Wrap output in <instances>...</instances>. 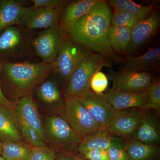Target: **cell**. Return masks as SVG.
Instances as JSON below:
<instances>
[{
  "label": "cell",
  "mask_w": 160,
  "mask_h": 160,
  "mask_svg": "<svg viewBox=\"0 0 160 160\" xmlns=\"http://www.w3.org/2000/svg\"><path fill=\"white\" fill-rule=\"evenodd\" d=\"M112 18L109 5L102 0L75 23L68 32L76 43L105 56H111L113 54L108 33Z\"/></svg>",
  "instance_id": "1"
},
{
  "label": "cell",
  "mask_w": 160,
  "mask_h": 160,
  "mask_svg": "<svg viewBox=\"0 0 160 160\" xmlns=\"http://www.w3.org/2000/svg\"><path fill=\"white\" fill-rule=\"evenodd\" d=\"M1 71L21 92H27L42 83L52 71L51 63L1 62Z\"/></svg>",
  "instance_id": "2"
},
{
  "label": "cell",
  "mask_w": 160,
  "mask_h": 160,
  "mask_svg": "<svg viewBox=\"0 0 160 160\" xmlns=\"http://www.w3.org/2000/svg\"><path fill=\"white\" fill-rule=\"evenodd\" d=\"M111 62L103 55L90 53L78 66L68 81L65 99L78 98L90 91L92 76L104 67H110Z\"/></svg>",
  "instance_id": "3"
},
{
  "label": "cell",
  "mask_w": 160,
  "mask_h": 160,
  "mask_svg": "<svg viewBox=\"0 0 160 160\" xmlns=\"http://www.w3.org/2000/svg\"><path fill=\"white\" fill-rule=\"evenodd\" d=\"M90 53L86 47L62 37L57 55L52 64V70L61 78L68 82L78 66Z\"/></svg>",
  "instance_id": "4"
},
{
  "label": "cell",
  "mask_w": 160,
  "mask_h": 160,
  "mask_svg": "<svg viewBox=\"0 0 160 160\" xmlns=\"http://www.w3.org/2000/svg\"><path fill=\"white\" fill-rule=\"evenodd\" d=\"M63 109L64 118L82 139L102 127L77 98L66 99Z\"/></svg>",
  "instance_id": "5"
},
{
  "label": "cell",
  "mask_w": 160,
  "mask_h": 160,
  "mask_svg": "<svg viewBox=\"0 0 160 160\" xmlns=\"http://www.w3.org/2000/svg\"><path fill=\"white\" fill-rule=\"evenodd\" d=\"M45 130L56 146L69 152L77 151L82 141V138L60 116L52 115L47 118Z\"/></svg>",
  "instance_id": "6"
},
{
  "label": "cell",
  "mask_w": 160,
  "mask_h": 160,
  "mask_svg": "<svg viewBox=\"0 0 160 160\" xmlns=\"http://www.w3.org/2000/svg\"><path fill=\"white\" fill-rule=\"evenodd\" d=\"M108 78L112 83V89L125 92L147 91L153 82L151 76L147 72L110 70Z\"/></svg>",
  "instance_id": "7"
},
{
  "label": "cell",
  "mask_w": 160,
  "mask_h": 160,
  "mask_svg": "<svg viewBox=\"0 0 160 160\" xmlns=\"http://www.w3.org/2000/svg\"><path fill=\"white\" fill-rule=\"evenodd\" d=\"M144 113V110L140 108L115 109L111 119L105 128L115 136L132 138Z\"/></svg>",
  "instance_id": "8"
},
{
  "label": "cell",
  "mask_w": 160,
  "mask_h": 160,
  "mask_svg": "<svg viewBox=\"0 0 160 160\" xmlns=\"http://www.w3.org/2000/svg\"><path fill=\"white\" fill-rule=\"evenodd\" d=\"M62 36L58 26L45 29L32 41L36 52L45 63H53L61 44Z\"/></svg>",
  "instance_id": "9"
},
{
  "label": "cell",
  "mask_w": 160,
  "mask_h": 160,
  "mask_svg": "<svg viewBox=\"0 0 160 160\" xmlns=\"http://www.w3.org/2000/svg\"><path fill=\"white\" fill-rule=\"evenodd\" d=\"M77 98L100 126L106 128L115 109L106 99L105 93L96 94L90 90Z\"/></svg>",
  "instance_id": "10"
},
{
  "label": "cell",
  "mask_w": 160,
  "mask_h": 160,
  "mask_svg": "<svg viewBox=\"0 0 160 160\" xmlns=\"http://www.w3.org/2000/svg\"><path fill=\"white\" fill-rule=\"evenodd\" d=\"M16 115L19 126L34 129L45 139V130L37 106L31 95L24 96L15 106Z\"/></svg>",
  "instance_id": "11"
},
{
  "label": "cell",
  "mask_w": 160,
  "mask_h": 160,
  "mask_svg": "<svg viewBox=\"0 0 160 160\" xmlns=\"http://www.w3.org/2000/svg\"><path fill=\"white\" fill-rule=\"evenodd\" d=\"M60 17L59 9L25 7L21 23L30 29H47L58 26Z\"/></svg>",
  "instance_id": "12"
},
{
  "label": "cell",
  "mask_w": 160,
  "mask_h": 160,
  "mask_svg": "<svg viewBox=\"0 0 160 160\" xmlns=\"http://www.w3.org/2000/svg\"><path fill=\"white\" fill-rule=\"evenodd\" d=\"M113 59L126 71L147 72L155 69L159 66L160 46L150 48L142 55L119 58L112 54Z\"/></svg>",
  "instance_id": "13"
},
{
  "label": "cell",
  "mask_w": 160,
  "mask_h": 160,
  "mask_svg": "<svg viewBox=\"0 0 160 160\" xmlns=\"http://www.w3.org/2000/svg\"><path fill=\"white\" fill-rule=\"evenodd\" d=\"M126 142L122 138L113 135L106 128L101 127L96 131L82 139L77 151L80 155L92 149L107 150L113 147L125 149Z\"/></svg>",
  "instance_id": "14"
},
{
  "label": "cell",
  "mask_w": 160,
  "mask_h": 160,
  "mask_svg": "<svg viewBox=\"0 0 160 160\" xmlns=\"http://www.w3.org/2000/svg\"><path fill=\"white\" fill-rule=\"evenodd\" d=\"M106 99L115 110H123L144 107L149 99V91L125 92L110 89L105 93Z\"/></svg>",
  "instance_id": "15"
},
{
  "label": "cell",
  "mask_w": 160,
  "mask_h": 160,
  "mask_svg": "<svg viewBox=\"0 0 160 160\" xmlns=\"http://www.w3.org/2000/svg\"><path fill=\"white\" fill-rule=\"evenodd\" d=\"M160 25L158 12H153L146 19L140 21L131 29V40L127 49L129 53L136 50L146 43L157 31Z\"/></svg>",
  "instance_id": "16"
},
{
  "label": "cell",
  "mask_w": 160,
  "mask_h": 160,
  "mask_svg": "<svg viewBox=\"0 0 160 160\" xmlns=\"http://www.w3.org/2000/svg\"><path fill=\"white\" fill-rule=\"evenodd\" d=\"M131 139L145 144L157 145L160 141L158 120L151 113L144 112Z\"/></svg>",
  "instance_id": "17"
},
{
  "label": "cell",
  "mask_w": 160,
  "mask_h": 160,
  "mask_svg": "<svg viewBox=\"0 0 160 160\" xmlns=\"http://www.w3.org/2000/svg\"><path fill=\"white\" fill-rule=\"evenodd\" d=\"M22 138L16 113L13 109L0 105L1 142H22Z\"/></svg>",
  "instance_id": "18"
},
{
  "label": "cell",
  "mask_w": 160,
  "mask_h": 160,
  "mask_svg": "<svg viewBox=\"0 0 160 160\" xmlns=\"http://www.w3.org/2000/svg\"><path fill=\"white\" fill-rule=\"evenodd\" d=\"M102 0H80L69 3L60 17L61 26L68 32L73 25L86 15L96 4Z\"/></svg>",
  "instance_id": "19"
},
{
  "label": "cell",
  "mask_w": 160,
  "mask_h": 160,
  "mask_svg": "<svg viewBox=\"0 0 160 160\" xmlns=\"http://www.w3.org/2000/svg\"><path fill=\"white\" fill-rule=\"evenodd\" d=\"M25 7L13 0L0 1V32L22 22Z\"/></svg>",
  "instance_id": "20"
},
{
  "label": "cell",
  "mask_w": 160,
  "mask_h": 160,
  "mask_svg": "<svg viewBox=\"0 0 160 160\" xmlns=\"http://www.w3.org/2000/svg\"><path fill=\"white\" fill-rule=\"evenodd\" d=\"M125 149L129 160H155L160 152L157 145L145 144L133 139L126 142Z\"/></svg>",
  "instance_id": "21"
},
{
  "label": "cell",
  "mask_w": 160,
  "mask_h": 160,
  "mask_svg": "<svg viewBox=\"0 0 160 160\" xmlns=\"http://www.w3.org/2000/svg\"><path fill=\"white\" fill-rule=\"evenodd\" d=\"M131 36V29L112 25L108 33L109 46L112 49L115 51L121 52L127 51Z\"/></svg>",
  "instance_id": "22"
},
{
  "label": "cell",
  "mask_w": 160,
  "mask_h": 160,
  "mask_svg": "<svg viewBox=\"0 0 160 160\" xmlns=\"http://www.w3.org/2000/svg\"><path fill=\"white\" fill-rule=\"evenodd\" d=\"M108 2L116 9L130 12L140 21L146 19L153 13L152 6H144L136 4L131 0H109Z\"/></svg>",
  "instance_id": "23"
},
{
  "label": "cell",
  "mask_w": 160,
  "mask_h": 160,
  "mask_svg": "<svg viewBox=\"0 0 160 160\" xmlns=\"http://www.w3.org/2000/svg\"><path fill=\"white\" fill-rule=\"evenodd\" d=\"M0 35V53L13 50L22 42V35L19 29L12 26L4 29Z\"/></svg>",
  "instance_id": "24"
},
{
  "label": "cell",
  "mask_w": 160,
  "mask_h": 160,
  "mask_svg": "<svg viewBox=\"0 0 160 160\" xmlns=\"http://www.w3.org/2000/svg\"><path fill=\"white\" fill-rule=\"evenodd\" d=\"M40 99L49 105H57L62 102V98L58 87L53 81L49 80L41 84L37 89Z\"/></svg>",
  "instance_id": "25"
},
{
  "label": "cell",
  "mask_w": 160,
  "mask_h": 160,
  "mask_svg": "<svg viewBox=\"0 0 160 160\" xmlns=\"http://www.w3.org/2000/svg\"><path fill=\"white\" fill-rule=\"evenodd\" d=\"M30 147L18 142L2 143L1 156L6 160H26Z\"/></svg>",
  "instance_id": "26"
},
{
  "label": "cell",
  "mask_w": 160,
  "mask_h": 160,
  "mask_svg": "<svg viewBox=\"0 0 160 160\" xmlns=\"http://www.w3.org/2000/svg\"><path fill=\"white\" fill-rule=\"evenodd\" d=\"M140 21L130 12L121 9H116L112 18V26L126 27L131 29Z\"/></svg>",
  "instance_id": "27"
},
{
  "label": "cell",
  "mask_w": 160,
  "mask_h": 160,
  "mask_svg": "<svg viewBox=\"0 0 160 160\" xmlns=\"http://www.w3.org/2000/svg\"><path fill=\"white\" fill-rule=\"evenodd\" d=\"M57 154L54 149L46 146L30 147L26 160H55Z\"/></svg>",
  "instance_id": "28"
},
{
  "label": "cell",
  "mask_w": 160,
  "mask_h": 160,
  "mask_svg": "<svg viewBox=\"0 0 160 160\" xmlns=\"http://www.w3.org/2000/svg\"><path fill=\"white\" fill-rule=\"evenodd\" d=\"M149 99L146 106L142 109H152L158 112L160 110V82L159 80L153 81L148 89Z\"/></svg>",
  "instance_id": "29"
},
{
  "label": "cell",
  "mask_w": 160,
  "mask_h": 160,
  "mask_svg": "<svg viewBox=\"0 0 160 160\" xmlns=\"http://www.w3.org/2000/svg\"><path fill=\"white\" fill-rule=\"evenodd\" d=\"M109 84V80L104 72L99 71L92 76L90 82V89L96 94H102Z\"/></svg>",
  "instance_id": "30"
},
{
  "label": "cell",
  "mask_w": 160,
  "mask_h": 160,
  "mask_svg": "<svg viewBox=\"0 0 160 160\" xmlns=\"http://www.w3.org/2000/svg\"><path fill=\"white\" fill-rule=\"evenodd\" d=\"M19 126L22 137L24 138L31 146L39 147L45 146L44 138L34 129L25 126Z\"/></svg>",
  "instance_id": "31"
},
{
  "label": "cell",
  "mask_w": 160,
  "mask_h": 160,
  "mask_svg": "<svg viewBox=\"0 0 160 160\" xmlns=\"http://www.w3.org/2000/svg\"><path fill=\"white\" fill-rule=\"evenodd\" d=\"M78 157L86 160H109L107 150L102 149H90Z\"/></svg>",
  "instance_id": "32"
},
{
  "label": "cell",
  "mask_w": 160,
  "mask_h": 160,
  "mask_svg": "<svg viewBox=\"0 0 160 160\" xmlns=\"http://www.w3.org/2000/svg\"><path fill=\"white\" fill-rule=\"evenodd\" d=\"M33 8L59 9L66 5L67 1L62 0H32Z\"/></svg>",
  "instance_id": "33"
},
{
  "label": "cell",
  "mask_w": 160,
  "mask_h": 160,
  "mask_svg": "<svg viewBox=\"0 0 160 160\" xmlns=\"http://www.w3.org/2000/svg\"><path fill=\"white\" fill-rule=\"evenodd\" d=\"M109 160H129V156L125 149L113 147L107 149Z\"/></svg>",
  "instance_id": "34"
},
{
  "label": "cell",
  "mask_w": 160,
  "mask_h": 160,
  "mask_svg": "<svg viewBox=\"0 0 160 160\" xmlns=\"http://www.w3.org/2000/svg\"><path fill=\"white\" fill-rule=\"evenodd\" d=\"M1 67H2V65H1V62H0V72H1ZM0 105L7 106L12 109H14V108H15L16 106L14 102L9 101L5 96L1 88V82H0Z\"/></svg>",
  "instance_id": "35"
},
{
  "label": "cell",
  "mask_w": 160,
  "mask_h": 160,
  "mask_svg": "<svg viewBox=\"0 0 160 160\" xmlns=\"http://www.w3.org/2000/svg\"><path fill=\"white\" fill-rule=\"evenodd\" d=\"M55 160H76L73 158L70 155L61 154L57 155Z\"/></svg>",
  "instance_id": "36"
},
{
  "label": "cell",
  "mask_w": 160,
  "mask_h": 160,
  "mask_svg": "<svg viewBox=\"0 0 160 160\" xmlns=\"http://www.w3.org/2000/svg\"><path fill=\"white\" fill-rule=\"evenodd\" d=\"M70 155L76 160H86L82 158L79 157L77 156L73 155Z\"/></svg>",
  "instance_id": "37"
},
{
  "label": "cell",
  "mask_w": 160,
  "mask_h": 160,
  "mask_svg": "<svg viewBox=\"0 0 160 160\" xmlns=\"http://www.w3.org/2000/svg\"><path fill=\"white\" fill-rule=\"evenodd\" d=\"M2 143L0 141V156L1 155L2 153Z\"/></svg>",
  "instance_id": "38"
},
{
  "label": "cell",
  "mask_w": 160,
  "mask_h": 160,
  "mask_svg": "<svg viewBox=\"0 0 160 160\" xmlns=\"http://www.w3.org/2000/svg\"><path fill=\"white\" fill-rule=\"evenodd\" d=\"M0 160H6L4 158H3L2 157V156H1V155L0 156Z\"/></svg>",
  "instance_id": "39"
}]
</instances>
